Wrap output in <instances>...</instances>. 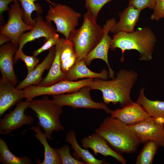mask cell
Here are the masks:
<instances>
[{
	"instance_id": "1",
	"label": "cell",
	"mask_w": 164,
	"mask_h": 164,
	"mask_svg": "<svg viewBox=\"0 0 164 164\" xmlns=\"http://www.w3.org/2000/svg\"><path fill=\"white\" fill-rule=\"evenodd\" d=\"M111 80L94 78L88 86L91 90L101 91L103 102L115 104L120 103L121 108L133 101L130 97L132 89L137 80L138 74L132 70L122 69Z\"/></svg>"
},
{
	"instance_id": "2",
	"label": "cell",
	"mask_w": 164,
	"mask_h": 164,
	"mask_svg": "<svg viewBox=\"0 0 164 164\" xmlns=\"http://www.w3.org/2000/svg\"><path fill=\"white\" fill-rule=\"evenodd\" d=\"M156 41V37L148 27L138 28L131 32H120L112 35L110 49L115 51L119 48L122 52L121 61L124 60V54L126 50H134L138 52L139 60L149 61L152 55Z\"/></svg>"
},
{
	"instance_id": "3",
	"label": "cell",
	"mask_w": 164,
	"mask_h": 164,
	"mask_svg": "<svg viewBox=\"0 0 164 164\" xmlns=\"http://www.w3.org/2000/svg\"><path fill=\"white\" fill-rule=\"evenodd\" d=\"M95 132L120 154L135 152L141 143L128 125L111 116L105 118Z\"/></svg>"
},
{
	"instance_id": "4",
	"label": "cell",
	"mask_w": 164,
	"mask_h": 164,
	"mask_svg": "<svg viewBox=\"0 0 164 164\" xmlns=\"http://www.w3.org/2000/svg\"><path fill=\"white\" fill-rule=\"evenodd\" d=\"M104 30L87 12L83 15V23L70 35L68 40L72 43L77 55V62L84 58L96 46L101 39Z\"/></svg>"
},
{
	"instance_id": "5",
	"label": "cell",
	"mask_w": 164,
	"mask_h": 164,
	"mask_svg": "<svg viewBox=\"0 0 164 164\" xmlns=\"http://www.w3.org/2000/svg\"><path fill=\"white\" fill-rule=\"evenodd\" d=\"M28 108L36 113L35 116L39 120L38 124L44 130L48 139L52 140L51 135L53 132L64 129L60 119L63 106L56 104L46 95L40 99L30 101Z\"/></svg>"
},
{
	"instance_id": "6",
	"label": "cell",
	"mask_w": 164,
	"mask_h": 164,
	"mask_svg": "<svg viewBox=\"0 0 164 164\" xmlns=\"http://www.w3.org/2000/svg\"><path fill=\"white\" fill-rule=\"evenodd\" d=\"M81 16L69 6L60 3L53 6L50 5L46 16V20L55 24L57 32L63 34L68 39L70 34L78 26V20Z\"/></svg>"
},
{
	"instance_id": "7",
	"label": "cell",
	"mask_w": 164,
	"mask_h": 164,
	"mask_svg": "<svg viewBox=\"0 0 164 164\" xmlns=\"http://www.w3.org/2000/svg\"><path fill=\"white\" fill-rule=\"evenodd\" d=\"M93 80L87 78L78 81L63 80L48 86L31 85L23 89L24 98L30 101L41 95H55L74 92L88 86Z\"/></svg>"
},
{
	"instance_id": "8",
	"label": "cell",
	"mask_w": 164,
	"mask_h": 164,
	"mask_svg": "<svg viewBox=\"0 0 164 164\" xmlns=\"http://www.w3.org/2000/svg\"><path fill=\"white\" fill-rule=\"evenodd\" d=\"M8 11L7 23L0 26V35L7 37L17 48L21 35L26 31L31 30L33 26L26 24L23 19V10L17 0L10 5Z\"/></svg>"
},
{
	"instance_id": "9",
	"label": "cell",
	"mask_w": 164,
	"mask_h": 164,
	"mask_svg": "<svg viewBox=\"0 0 164 164\" xmlns=\"http://www.w3.org/2000/svg\"><path fill=\"white\" fill-rule=\"evenodd\" d=\"M91 90L89 86H86L74 92L52 95V100L56 104L63 107L69 106L74 109L78 108L101 109L110 113L111 110L108 108L106 104L93 101L90 95Z\"/></svg>"
},
{
	"instance_id": "10",
	"label": "cell",
	"mask_w": 164,
	"mask_h": 164,
	"mask_svg": "<svg viewBox=\"0 0 164 164\" xmlns=\"http://www.w3.org/2000/svg\"><path fill=\"white\" fill-rule=\"evenodd\" d=\"M128 126L141 143L152 141L164 147V119L149 117Z\"/></svg>"
},
{
	"instance_id": "11",
	"label": "cell",
	"mask_w": 164,
	"mask_h": 164,
	"mask_svg": "<svg viewBox=\"0 0 164 164\" xmlns=\"http://www.w3.org/2000/svg\"><path fill=\"white\" fill-rule=\"evenodd\" d=\"M29 101L26 100L20 101L15 109L6 114L0 120V134L10 135L12 131L17 129L24 125H30L34 121L33 118L26 115L25 112Z\"/></svg>"
},
{
	"instance_id": "12",
	"label": "cell",
	"mask_w": 164,
	"mask_h": 164,
	"mask_svg": "<svg viewBox=\"0 0 164 164\" xmlns=\"http://www.w3.org/2000/svg\"><path fill=\"white\" fill-rule=\"evenodd\" d=\"M114 18L107 20L103 26L104 34L98 43L84 59L87 66L90 65L94 59H99L104 61L109 70V77L111 79L115 78L114 72L111 68L108 60V52L110 48L112 38L108 35L111 27L117 23Z\"/></svg>"
},
{
	"instance_id": "13",
	"label": "cell",
	"mask_w": 164,
	"mask_h": 164,
	"mask_svg": "<svg viewBox=\"0 0 164 164\" xmlns=\"http://www.w3.org/2000/svg\"><path fill=\"white\" fill-rule=\"evenodd\" d=\"M33 19L35 23L33 28L21 35L19 40L18 48L22 49L27 43L42 37L44 38L46 41L56 33V29L51 22L45 21L41 15H37Z\"/></svg>"
},
{
	"instance_id": "14",
	"label": "cell",
	"mask_w": 164,
	"mask_h": 164,
	"mask_svg": "<svg viewBox=\"0 0 164 164\" xmlns=\"http://www.w3.org/2000/svg\"><path fill=\"white\" fill-rule=\"evenodd\" d=\"M81 145L85 149H92L96 155L99 153L105 157L111 156L122 164L126 163V160L123 156L111 148L104 138L96 133L84 138L81 140Z\"/></svg>"
},
{
	"instance_id": "15",
	"label": "cell",
	"mask_w": 164,
	"mask_h": 164,
	"mask_svg": "<svg viewBox=\"0 0 164 164\" xmlns=\"http://www.w3.org/2000/svg\"><path fill=\"white\" fill-rule=\"evenodd\" d=\"M2 77L0 80V117L24 98L23 90Z\"/></svg>"
},
{
	"instance_id": "16",
	"label": "cell",
	"mask_w": 164,
	"mask_h": 164,
	"mask_svg": "<svg viewBox=\"0 0 164 164\" xmlns=\"http://www.w3.org/2000/svg\"><path fill=\"white\" fill-rule=\"evenodd\" d=\"M110 114L111 117L118 119L128 126L150 117L141 106L134 102L121 108L111 110Z\"/></svg>"
},
{
	"instance_id": "17",
	"label": "cell",
	"mask_w": 164,
	"mask_h": 164,
	"mask_svg": "<svg viewBox=\"0 0 164 164\" xmlns=\"http://www.w3.org/2000/svg\"><path fill=\"white\" fill-rule=\"evenodd\" d=\"M18 50L12 43H7L0 48V70L2 77L16 85L18 80L14 69L13 56Z\"/></svg>"
},
{
	"instance_id": "18",
	"label": "cell",
	"mask_w": 164,
	"mask_h": 164,
	"mask_svg": "<svg viewBox=\"0 0 164 164\" xmlns=\"http://www.w3.org/2000/svg\"><path fill=\"white\" fill-rule=\"evenodd\" d=\"M55 53V46L49 50V53L43 61L37 65L33 70L16 86L22 90L32 85H38L43 80L42 75L46 70H49L53 61Z\"/></svg>"
},
{
	"instance_id": "19",
	"label": "cell",
	"mask_w": 164,
	"mask_h": 164,
	"mask_svg": "<svg viewBox=\"0 0 164 164\" xmlns=\"http://www.w3.org/2000/svg\"><path fill=\"white\" fill-rule=\"evenodd\" d=\"M141 11L128 6L123 11L118 13L119 20L111 27L110 32L115 34L120 32H131L134 31Z\"/></svg>"
},
{
	"instance_id": "20",
	"label": "cell",
	"mask_w": 164,
	"mask_h": 164,
	"mask_svg": "<svg viewBox=\"0 0 164 164\" xmlns=\"http://www.w3.org/2000/svg\"><path fill=\"white\" fill-rule=\"evenodd\" d=\"M65 40L64 38H60L55 46V56L50 68L46 76L38 85L48 86L64 80L66 74L63 73L61 70L60 57L61 50Z\"/></svg>"
},
{
	"instance_id": "21",
	"label": "cell",
	"mask_w": 164,
	"mask_h": 164,
	"mask_svg": "<svg viewBox=\"0 0 164 164\" xmlns=\"http://www.w3.org/2000/svg\"><path fill=\"white\" fill-rule=\"evenodd\" d=\"M109 72L103 69L100 73L93 72L87 67L84 60L77 62L70 70L66 74L64 80L73 81L79 79L98 78L107 80Z\"/></svg>"
},
{
	"instance_id": "22",
	"label": "cell",
	"mask_w": 164,
	"mask_h": 164,
	"mask_svg": "<svg viewBox=\"0 0 164 164\" xmlns=\"http://www.w3.org/2000/svg\"><path fill=\"white\" fill-rule=\"evenodd\" d=\"M65 141L71 145V148L74 150L73 155L77 159H81L87 164H106L104 159H97L88 150L83 148L78 144L76 138L75 132L70 130L67 134Z\"/></svg>"
},
{
	"instance_id": "23",
	"label": "cell",
	"mask_w": 164,
	"mask_h": 164,
	"mask_svg": "<svg viewBox=\"0 0 164 164\" xmlns=\"http://www.w3.org/2000/svg\"><path fill=\"white\" fill-rule=\"evenodd\" d=\"M32 130L36 133L35 136L36 138L39 141L44 147V159L41 162L39 160L36 162L39 164H61L62 161L60 157L55 148H52L47 141V138L40 129L39 125L32 127L26 130Z\"/></svg>"
},
{
	"instance_id": "24",
	"label": "cell",
	"mask_w": 164,
	"mask_h": 164,
	"mask_svg": "<svg viewBox=\"0 0 164 164\" xmlns=\"http://www.w3.org/2000/svg\"><path fill=\"white\" fill-rule=\"evenodd\" d=\"M145 89L144 87L141 89L136 103L144 109L149 117L164 119V101L149 99L145 95Z\"/></svg>"
},
{
	"instance_id": "25",
	"label": "cell",
	"mask_w": 164,
	"mask_h": 164,
	"mask_svg": "<svg viewBox=\"0 0 164 164\" xmlns=\"http://www.w3.org/2000/svg\"><path fill=\"white\" fill-rule=\"evenodd\" d=\"M77 55L72 43L66 39L62 46L60 57L61 70L66 74L77 61Z\"/></svg>"
},
{
	"instance_id": "26",
	"label": "cell",
	"mask_w": 164,
	"mask_h": 164,
	"mask_svg": "<svg viewBox=\"0 0 164 164\" xmlns=\"http://www.w3.org/2000/svg\"><path fill=\"white\" fill-rule=\"evenodd\" d=\"M19 2L23 10V19L27 25L34 26L35 21L32 19L31 15L34 11H36L37 15H41L43 12V9L40 5L35 2L37 0H17ZM50 5L54 6L56 4L50 0H44Z\"/></svg>"
},
{
	"instance_id": "27",
	"label": "cell",
	"mask_w": 164,
	"mask_h": 164,
	"mask_svg": "<svg viewBox=\"0 0 164 164\" xmlns=\"http://www.w3.org/2000/svg\"><path fill=\"white\" fill-rule=\"evenodd\" d=\"M0 162L3 164H31L32 161L30 158L14 155L10 151L5 142L0 138Z\"/></svg>"
},
{
	"instance_id": "28",
	"label": "cell",
	"mask_w": 164,
	"mask_h": 164,
	"mask_svg": "<svg viewBox=\"0 0 164 164\" xmlns=\"http://www.w3.org/2000/svg\"><path fill=\"white\" fill-rule=\"evenodd\" d=\"M145 143L136 160V164H151L159 147L155 142L149 140Z\"/></svg>"
},
{
	"instance_id": "29",
	"label": "cell",
	"mask_w": 164,
	"mask_h": 164,
	"mask_svg": "<svg viewBox=\"0 0 164 164\" xmlns=\"http://www.w3.org/2000/svg\"><path fill=\"white\" fill-rule=\"evenodd\" d=\"M21 59L25 63L27 70V74L30 73L36 66L39 61V59L34 56H28L22 52V49L18 48L14 58L15 62Z\"/></svg>"
},
{
	"instance_id": "30",
	"label": "cell",
	"mask_w": 164,
	"mask_h": 164,
	"mask_svg": "<svg viewBox=\"0 0 164 164\" xmlns=\"http://www.w3.org/2000/svg\"><path fill=\"white\" fill-rule=\"evenodd\" d=\"M114 0H85V6L89 12L97 21L98 14L103 7Z\"/></svg>"
},
{
	"instance_id": "31",
	"label": "cell",
	"mask_w": 164,
	"mask_h": 164,
	"mask_svg": "<svg viewBox=\"0 0 164 164\" xmlns=\"http://www.w3.org/2000/svg\"><path fill=\"white\" fill-rule=\"evenodd\" d=\"M63 164H85L84 161H81L73 157L70 154V148L69 146L65 145L60 148H55Z\"/></svg>"
},
{
	"instance_id": "32",
	"label": "cell",
	"mask_w": 164,
	"mask_h": 164,
	"mask_svg": "<svg viewBox=\"0 0 164 164\" xmlns=\"http://www.w3.org/2000/svg\"><path fill=\"white\" fill-rule=\"evenodd\" d=\"M155 0H129L128 6L142 11L146 8L153 9Z\"/></svg>"
},
{
	"instance_id": "33",
	"label": "cell",
	"mask_w": 164,
	"mask_h": 164,
	"mask_svg": "<svg viewBox=\"0 0 164 164\" xmlns=\"http://www.w3.org/2000/svg\"><path fill=\"white\" fill-rule=\"evenodd\" d=\"M60 38L59 35L57 32L55 33L46 41L41 47L33 52V56H36L44 51L49 50L55 46Z\"/></svg>"
},
{
	"instance_id": "34",
	"label": "cell",
	"mask_w": 164,
	"mask_h": 164,
	"mask_svg": "<svg viewBox=\"0 0 164 164\" xmlns=\"http://www.w3.org/2000/svg\"><path fill=\"white\" fill-rule=\"evenodd\" d=\"M154 11L151 14L150 19L152 20L158 21L164 18V0H155Z\"/></svg>"
},
{
	"instance_id": "35",
	"label": "cell",
	"mask_w": 164,
	"mask_h": 164,
	"mask_svg": "<svg viewBox=\"0 0 164 164\" xmlns=\"http://www.w3.org/2000/svg\"><path fill=\"white\" fill-rule=\"evenodd\" d=\"M17 0H0V21H3V13L4 12L8 11L9 8V5L12 2H13Z\"/></svg>"
},
{
	"instance_id": "36",
	"label": "cell",
	"mask_w": 164,
	"mask_h": 164,
	"mask_svg": "<svg viewBox=\"0 0 164 164\" xmlns=\"http://www.w3.org/2000/svg\"><path fill=\"white\" fill-rule=\"evenodd\" d=\"M10 42L9 39L6 37L0 35V45H3L5 43Z\"/></svg>"
}]
</instances>
